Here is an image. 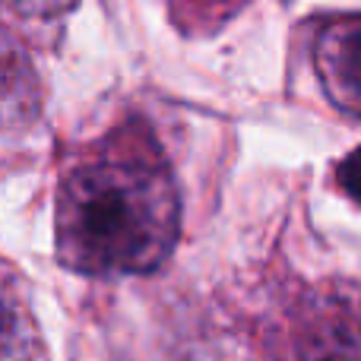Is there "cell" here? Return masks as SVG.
<instances>
[{
	"label": "cell",
	"instance_id": "1",
	"mask_svg": "<svg viewBox=\"0 0 361 361\" xmlns=\"http://www.w3.org/2000/svg\"><path fill=\"white\" fill-rule=\"evenodd\" d=\"M180 206L169 169L133 143L76 165L57 193V257L86 276L152 273L178 241Z\"/></svg>",
	"mask_w": 361,
	"mask_h": 361
},
{
	"label": "cell",
	"instance_id": "2",
	"mask_svg": "<svg viewBox=\"0 0 361 361\" xmlns=\"http://www.w3.org/2000/svg\"><path fill=\"white\" fill-rule=\"evenodd\" d=\"M273 345L276 361H361V298L355 292L307 295Z\"/></svg>",
	"mask_w": 361,
	"mask_h": 361
},
{
	"label": "cell",
	"instance_id": "3",
	"mask_svg": "<svg viewBox=\"0 0 361 361\" xmlns=\"http://www.w3.org/2000/svg\"><path fill=\"white\" fill-rule=\"evenodd\" d=\"M314 70L326 99L361 118V16L326 23L314 38Z\"/></svg>",
	"mask_w": 361,
	"mask_h": 361
},
{
	"label": "cell",
	"instance_id": "4",
	"mask_svg": "<svg viewBox=\"0 0 361 361\" xmlns=\"http://www.w3.org/2000/svg\"><path fill=\"white\" fill-rule=\"evenodd\" d=\"M19 16H32V19H48V16H61V13L73 10L80 0H6Z\"/></svg>",
	"mask_w": 361,
	"mask_h": 361
},
{
	"label": "cell",
	"instance_id": "5",
	"mask_svg": "<svg viewBox=\"0 0 361 361\" xmlns=\"http://www.w3.org/2000/svg\"><path fill=\"white\" fill-rule=\"evenodd\" d=\"M336 180H339V187L345 190V197H352L355 203H361V149L349 152V156L339 162Z\"/></svg>",
	"mask_w": 361,
	"mask_h": 361
}]
</instances>
